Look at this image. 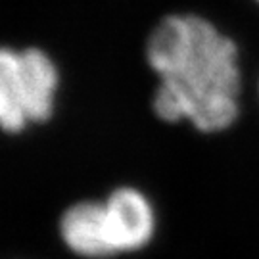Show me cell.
Returning <instances> with one entry per match:
<instances>
[{
	"label": "cell",
	"mask_w": 259,
	"mask_h": 259,
	"mask_svg": "<svg viewBox=\"0 0 259 259\" xmlns=\"http://www.w3.org/2000/svg\"><path fill=\"white\" fill-rule=\"evenodd\" d=\"M62 93L64 69L50 48L0 42V135L18 139L50 125Z\"/></svg>",
	"instance_id": "2"
},
{
	"label": "cell",
	"mask_w": 259,
	"mask_h": 259,
	"mask_svg": "<svg viewBox=\"0 0 259 259\" xmlns=\"http://www.w3.org/2000/svg\"><path fill=\"white\" fill-rule=\"evenodd\" d=\"M142 62L152 77L148 110L157 123L215 139L242 121V47L217 19L198 10L157 16L142 38Z\"/></svg>",
	"instance_id": "1"
},
{
	"label": "cell",
	"mask_w": 259,
	"mask_h": 259,
	"mask_svg": "<svg viewBox=\"0 0 259 259\" xmlns=\"http://www.w3.org/2000/svg\"><path fill=\"white\" fill-rule=\"evenodd\" d=\"M255 98H257V104H259V73H257V79H255Z\"/></svg>",
	"instance_id": "5"
},
{
	"label": "cell",
	"mask_w": 259,
	"mask_h": 259,
	"mask_svg": "<svg viewBox=\"0 0 259 259\" xmlns=\"http://www.w3.org/2000/svg\"><path fill=\"white\" fill-rule=\"evenodd\" d=\"M251 4H253V6H255V8H259V0H250Z\"/></svg>",
	"instance_id": "6"
},
{
	"label": "cell",
	"mask_w": 259,
	"mask_h": 259,
	"mask_svg": "<svg viewBox=\"0 0 259 259\" xmlns=\"http://www.w3.org/2000/svg\"><path fill=\"white\" fill-rule=\"evenodd\" d=\"M56 232L64 250L73 257L115 259L106 232L100 196H87L69 202L58 215Z\"/></svg>",
	"instance_id": "4"
},
{
	"label": "cell",
	"mask_w": 259,
	"mask_h": 259,
	"mask_svg": "<svg viewBox=\"0 0 259 259\" xmlns=\"http://www.w3.org/2000/svg\"><path fill=\"white\" fill-rule=\"evenodd\" d=\"M100 198L106 232L115 259L139 255L156 242L159 209L146 188L135 183H119Z\"/></svg>",
	"instance_id": "3"
}]
</instances>
